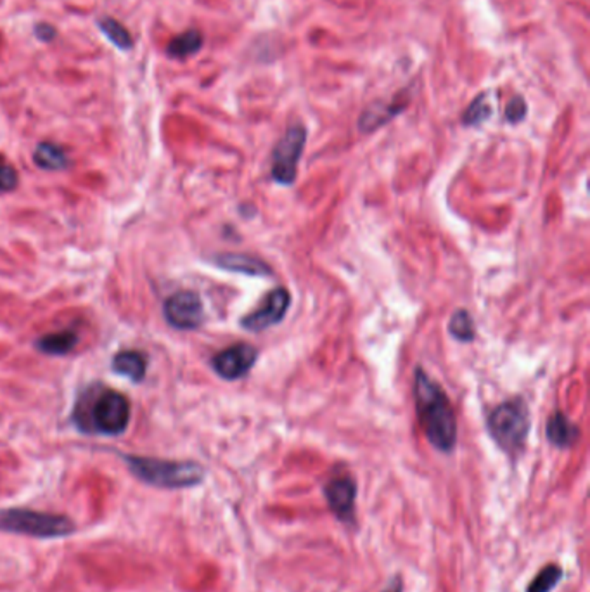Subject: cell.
Instances as JSON below:
<instances>
[{
  "label": "cell",
  "mask_w": 590,
  "mask_h": 592,
  "mask_svg": "<svg viewBox=\"0 0 590 592\" xmlns=\"http://www.w3.org/2000/svg\"><path fill=\"white\" fill-rule=\"evenodd\" d=\"M215 264L220 269L231 272H241L246 275H270V267L264 260L255 258L251 255H240V253H223L215 258Z\"/></svg>",
  "instance_id": "7c38bea8"
},
{
  "label": "cell",
  "mask_w": 590,
  "mask_h": 592,
  "mask_svg": "<svg viewBox=\"0 0 590 592\" xmlns=\"http://www.w3.org/2000/svg\"><path fill=\"white\" fill-rule=\"evenodd\" d=\"M307 131L303 125H293L281 137L272 151V179L282 186H291L296 181L298 162L305 149Z\"/></svg>",
  "instance_id": "8992f818"
},
{
  "label": "cell",
  "mask_w": 590,
  "mask_h": 592,
  "mask_svg": "<svg viewBox=\"0 0 590 592\" xmlns=\"http://www.w3.org/2000/svg\"><path fill=\"white\" fill-rule=\"evenodd\" d=\"M163 316L172 327L181 331H192L198 329L205 321V307L198 293L179 292L164 300Z\"/></svg>",
  "instance_id": "52a82bcc"
},
{
  "label": "cell",
  "mask_w": 590,
  "mask_h": 592,
  "mask_svg": "<svg viewBox=\"0 0 590 592\" xmlns=\"http://www.w3.org/2000/svg\"><path fill=\"white\" fill-rule=\"evenodd\" d=\"M403 108H405V105L399 106L395 103H392V105H375V106L364 111L358 125H360L362 132H373L377 127L384 125L393 116H397Z\"/></svg>",
  "instance_id": "ac0fdd59"
},
{
  "label": "cell",
  "mask_w": 590,
  "mask_h": 592,
  "mask_svg": "<svg viewBox=\"0 0 590 592\" xmlns=\"http://www.w3.org/2000/svg\"><path fill=\"white\" fill-rule=\"evenodd\" d=\"M527 111H528V106H527L525 99L521 96H516L510 99V105L506 108V120L510 123H519L521 120H525Z\"/></svg>",
  "instance_id": "603a6c76"
},
{
  "label": "cell",
  "mask_w": 590,
  "mask_h": 592,
  "mask_svg": "<svg viewBox=\"0 0 590 592\" xmlns=\"http://www.w3.org/2000/svg\"><path fill=\"white\" fill-rule=\"evenodd\" d=\"M449 329H451V334L459 342H473V338L476 334L475 323L468 310H457L451 319Z\"/></svg>",
  "instance_id": "44dd1931"
},
{
  "label": "cell",
  "mask_w": 590,
  "mask_h": 592,
  "mask_svg": "<svg viewBox=\"0 0 590 592\" xmlns=\"http://www.w3.org/2000/svg\"><path fill=\"white\" fill-rule=\"evenodd\" d=\"M18 172L9 163L0 162V192H11L18 188Z\"/></svg>",
  "instance_id": "7402d4cb"
},
{
  "label": "cell",
  "mask_w": 590,
  "mask_h": 592,
  "mask_svg": "<svg viewBox=\"0 0 590 592\" xmlns=\"http://www.w3.org/2000/svg\"><path fill=\"white\" fill-rule=\"evenodd\" d=\"M57 35L55 28L53 25H47V23H40L35 27V37L40 40V42H53L54 37Z\"/></svg>",
  "instance_id": "cb8c5ba5"
},
{
  "label": "cell",
  "mask_w": 590,
  "mask_h": 592,
  "mask_svg": "<svg viewBox=\"0 0 590 592\" xmlns=\"http://www.w3.org/2000/svg\"><path fill=\"white\" fill-rule=\"evenodd\" d=\"M291 303V295L286 288H275L272 290L266 300L260 303V307L242 317L241 326L251 333L266 331L270 326L281 323L286 317V312Z\"/></svg>",
  "instance_id": "ba28073f"
},
{
  "label": "cell",
  "mask_w": 590,
  "mask_h": 592,
  "mask_svg": "<svg viewBox=\"0 0 590 592\" xmlns=\"http://www.w3.org/2000/svg\"><path fill=\"white\" fill-rule=\"evenodd\" d=\"M563 568L560 565H545L530 582L527 592H552L563 579Z\"/></svg>",
  "instance_id": "d6986e66"
},
{
  "label": "cell",
  "mask_w": 590,
  "mask_h": 592,
  "mask_svg": "<svg viewBox=\"0 0 590 592\" xmlns=\"http://www.w3.org/2000/svg\"><path fill=\"white\" fill-rule=\"evenodd\" d=\"M97 27L103 31L107 40L120 51H131L134 47V37L132 33L123 27L118 20L105 16L97 21Z\"/></svg>",
  "instance_id": "e0dca14e"
},
{
  "label": "cell",
  "mask_w": 590,
  "mask_h": 592,
  "mask_svg": "<svg viewBox=\"0 0 590 592\" xmlns=\"http://www.w3.org/2000/svg\"><path fill=\"white\" fill-rule=\"evenodd\" d=\"M258 359V351L249 343H238L216 353L212 359L215 373L223 379L234 381L246 376Z\"/></svg>",
  "instance_id": "9c48e42d"
},
{
  "label": "cell",
  "mask_w": 590,
  "mask_h": 592,
  "mask_svg": "<svg viewBox=\"0 0 590 592\" xmlns=\"http://www.w3.org/2000/svg\"><path fill=\"white\" fill-rule=\"evenodd\" d=\"M203 47V35L199 30H188L177 35L166 47V55L173 59H186L189 55H198Z\"/></svg>",
  "instance_id": "2e32d148"
},
{
  "label": "cell",
  "mask_w": 590,
  "mask_h": 592,
  "mask_svg": "<svg viewBox=\"0 0 590 592\" xmlns=\"http://www.w3.org/2000/svg\"><path fill=\"white\" fill-rule=\"evenodd\" d=\"M545 431H547L549 442L560 449H568V447L575 445V442L578 440V435H580L578 427L573 425L563 412H554L547 419Z\"/></svg>",
  "instance_id": "4fadbf2b"
},
{
  "label": "cell",
  "mask_w": 590,
  "mask_h": 592,
  "mask_svg": "<svg viewBox=\"0 0 590 592\" xmlns=\"http://www.w3.org/2000/svg\"><path fill=\"white\" fill-rule=\"evenodd\" d=\"M492 113H493V108H492V103H490L488 94H480L469 105V108L466 109L464 116H462V122L468 127H476V125L485 123L492 116Z\"/></svg>",
  "instance_id": "ffe728a7"
},
{
  "label": "cell",
  "mask_w": 590,
  "mask_h": 592,
  "mask_svg": "<svg viewBox=\"0 0 590 592\" xmlns=\"http://www.w3.org/2000/svg\"><path fill=\"white\" fill-rule=\"evenodd\" d=\"M493 442L510 456H518L530 433V410L521 397L497 405L486 419Z\"/></svg>",
  "instance_id": "277c9868"
},
{
  "label": "cell",
  "mask_w": 590,
  "mask_h": 592,
  "mask_svg": "<svg viewBox=\"0 0 590 592\" xmlns=\"http://www.w3.org/2000/svg\"><path fill=\"white\" fill-rule=\"evenodd\" d=\"M416 405L421 428L440 452H452L457 442V419L443 388L423 369L416 371Z\"/></svg>",
  "instance_id": "6da1fadb"
},
{
  "label": "cell",
  "mask_w": 590,
  "mask_h": 592,
  "mask_svg": "<svg viewBox=\"0 0 590 592\" xmlns=\"http://www.w3.org/2000/svg\"><path fill=\"white\" fill-rule=\"evenodd\" d=\"M324 495L333 514L351 525L355 521V501H357V484L349 475L333 477L324 485Z\"/></svg>",
  "instance_id": "30bf717a"
},
{
  "label": "cell",
  "mask_w": 590,
  "mask_h": 592,
  "mask_svg": "<svg viewBox=\"0 0 590 592\" xmlns=\"http://www.w3.org/2000/svg\"><path fill=\"white\" fill-rule=\"evenodd\" d=\"M77 343H79V334L72 329H64V331L40 336L35 342V347H37V351H42L46 355H68L77 347Z\"/></svg>",
  "instance_id": "5bb4252c"
},
{
  "label": "cell",
  "mask_w": 590,
  "mask_h": 592,
  "mask_svg": "<svg viewBox=\"0 0 590 592\" xmlns=\"http://www.w3.org/2000/svg\"><path fill=\"white\" fill-rule=\"evenodd\" d=\"M111 368L116 375L129 377L132 383H140L148 373V357L142 351H120L113 357Z\"/></svg>",
  "instance_id": "8fae6325"
},
{
  "label": "cell",
  "mask_w": 590,
  "mask_h": 592,
  "mask_svg": "<svg viewBox=\"0 0 590 592\" xmlns=\"http://www.w3.org/2000/svg\"><path fill=\"white\" fill-rule=\"evenodd\" d=\"M33 162L38 168L49 172H59L70 166V160L63 151V148L55 146L53 142H40L33 153Z\"/></svg>",
  "instance_id": "9a60e30c"
},
{
  "label": "cell",
  "mask_w": 590,
  "mask_h": 592,
  "mask_svg": "<svg viewBox=\"0 0 590 592\" xmlns=\"http://www.w3.org/2000/svg\"><path fill=\"white\" fill-rule=\"evenodd\" d=\"M0 532L38 538L66 537L75 532L70 518L33 510H0Z\"/></svg>",
  "instance_id": "5b68a950"
},
{
  "label": "cell",
  "mask_w": 590,
  "mask_h": 592,
  "mask_svg": "<svg viewBox=\"0 0 590 592\" xmlns=\"http://www.w3.org/2000/svg\"><path fill=\"white\" fill-rule=\"evenodd\" d=\"M87 412L77 410L73 419L77 427L85 433H97L105 436L123 435L131 423V401L116 392L103 390L96 393L92 401H85Z\"/></svg>",
  "instance_id": "7a4b0ae2"
},
{
  "label": "cell",
  "mask_w": 590,
  "mask_h": 592,
  "mask_svg": "<svg viewBox=\"0 0 590 592\" xmlns=\"http://www.w3.org/2000/svg\"><path fill=\"white\" fill-rule=\"evenodd\" d=\"M381 592H403V584L402 580H400V577L392 579V582L388 584V588Z\"/></svg>",
  "instance_id": "d4e9b609"
},
{
  "label": "cell",
  "mask_w": 590,
  "mask_h": 592,
  "mask_svg": "<svg viewBox=\"0 0 590 592\" xmlns=\"http://www.w3.org/2000/svg\"><path fill=\"white\" fill-rule=\"evenodd\" d=\"M125 462L140 482L158 488H189L205 480V468L194 461L125 456Z\"/></svg>",
  "instance_id": "3957f363"
}]
</instances>
